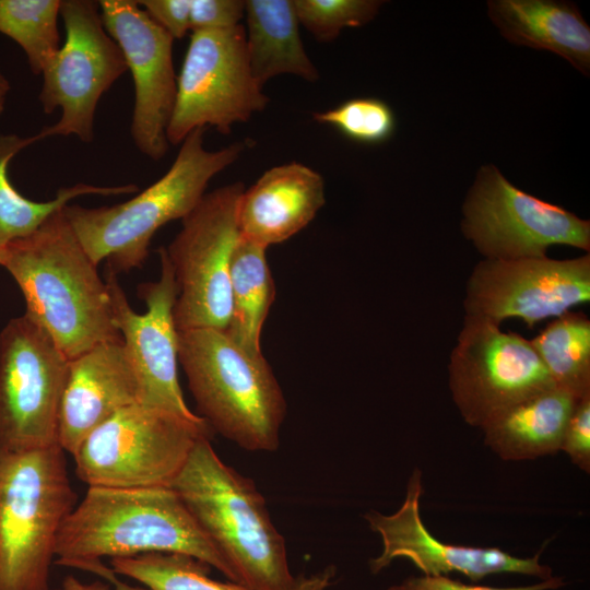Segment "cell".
Masks as SVG:
<instances>
[{
  "label": "cell",
  "instance_id": "3957f363",
  "mask_svg": "<svg viewBox=\"0 0 590 590\" xmlns=\"http://www.w3.org/2000/svg\"><path fill=\"white\" fill-rule=\"evenodd\" d=\"M206 538L252 590H305L287 563L285 540L274 527L255 482L225 464L202 437L170 486Z\"/></svg>",
  "mask_w": 590,
  "mask_h": 590
},
{
  "label": "cell",
  "instance_id": "52a82bcc",
  "mask_svg": "<svg viewBox=\"0 0 590 590\" xmlns=\"http://www.w3.org/2000/svg\"><path fill=\"white\" fill-rule=\"evenodd\" d=\"M211 430L203 418L133 404L85 437L72 456L75 473L87 486L170 487L198 440Z\"/></svg>",
  "mask_w": 590,
  "mask_h": 590
},
{
  "label": "cell",
  "instance_id": "4fadbf2b",
  "mask_svg": "<svg viewBox=\"0 0 590 590\" xmlns=\"http://www.w3.org/2000/svg\"><path fill=\"white\" fill-rule=\"evenodd\" d=\"M448 373L460 415L479 428L507 408L555 388L530 340L504 332L489 320L467 316Z\"/></svg>",
  "mask_w": 590,
  "mask_h": 590
},
{
  "label": "cell",
  "instance_id": "4dcf8cb0",
  "mask_svg": "<svg viewBox=\"0 0 590 590\" xmlns=\"http://www.w3.org/2000/svg\"><path fill=\"white\" fill-rule=\"evenodd\" d=\"M245 0H191L190 31H219L240 25Z\"/></svg>",
  "mask_w": 590,
  "mask_h": 590
},
{
  "label": "cell",
  "instance_id": "9a60e30c",
  "mask_svg": "<svg viewBox=\"0 0 590 590\" xmlns=\"http://www.w3.org/2000/svg\"><path fill=\"white\" fill-rule=\"evenodd\" d=\"M157 252L160 279L141 284L138 290L139 297L146 305L143 314L132 309L117 274L108 272L105 283L113 322L138 377L141 404L200 421L202 417L186 404L177 377L178 331L174 322V306L178 288L174 270L164 247Z\"/></svg>",
  "mask_w": 590,
  "mask_h": 590
},
{
  "label": "cell",
  "instance_id": "83f0119b",
  "mask_svg": "<svg viewBox=\"0 0 590 590\" xmlns=\"http://www.w3.org/2000/svg\"><path fill=\"white\" fill-rule=\"evenodd\" d=\"M314 119L364 144L386 142L396 130L393 110L386 102L375 97L347 99L334 108L315 113Z\"/></svg>",
  "mask_w": 590,
  "mask_h": 590
},
{
  "label": "cell",
  "instance_id": "484cf974",
  "mask_svg": "<svg viewBox=\"0 0 590 590\" xmlns=\"http://www.w3.org/2000/svg\"><path fill=\"white\" fill-rule=\"evenodd\" d=\"M60 7L61 0H0V33L20 45L35 75L60 48Z\"/></svg>",
  "mask_w": 590,
  "mask_h": 590
},
{
  "label": "cell",
  "instance_id": "ffe728a7",
  "mask_svg": "<svg viewBox=\"0 0 590 590\" xmlns=\"http://www.w3.org/2000/svg\"><path fill=\"white\" fill-rule=\"evenodd\" d=\"M487 13L509 42L547 50L590 72V27L576 4L556 0H491Z\"/></svg>",
  "mask_w": 590,
  "mask_h": 590
},
{
  "label": "cell",
  "instance_id": "603a6c76",
  "mask_svg": "<svg viewBox=\"0 0 590 590\" xmlns=\"http://www.w3.org/2000/svg\"><path fill=\"white\" fill-rule=\"evenodd\" d=\"M267 249L238 238L231 257V317L225 333L239 347L261 356V333L275 298Z\"/></svg>",
  "mask_w": 590,
  "mask_h": 590
},
{
  "label": "cell",
  "instance_id": "4316f807",
  "mask_svg": "<svg viewBox=\"0 0 590 590\" xmlns=\"http://www.w3.org/2000/svg\"><path fill=\"white\" fill-rule=\"evenodd\" d=\"M113 571L150 590H252L237 582L211 579L208 564L176 553H146L110 559Z\"/></svg>",
  "mask_w": 590,
  "mask_h": 590
},
{
  "label": "cell",
  "instance_id": "2e32d148",
  "mask_svg": "<svg viewBox=\"0 0 590 590\" xmlns=\"http://www.w3.org/2000/svg\"><path fill=\"white\" fill-rule=\"evenodd\" d=\"M98 4L104 26L133 79V143L143 155L158 161L168 150L166 132L177 93L174 38L134 0H101Z\"/></svg>",
  "mask_w": 590,
  "mask_h": 590
},
{
  "label": "cell",
  "instance_id": "e0dca14e",
  "mask_svg": "<svg viewBox=\"0 0 590 590\" xmlns=\"http://www.w3.org/2000/svg\"><path fill=\"white\" fill-rule=\"evenodd\" d=\"M422 493V472L415 469L408 482L405 499L394 514L382 515L371 510L364 515L370 529L382 541V552L369 562L374 574L396 558H406L426 576L457 571L472 581L502 573L533 576L542 580L553 577L552 568L540 563L541 551L533 557L522 558L498 547L456 545L436 539L421 518Z\"/></svg>",
  "mask_w": 590,
  "mask_h": 590
},
{
  "label": "cell",
  "instance_id": "d4e9b609",
  "mask_svg": "<svg viewBox=\"0 0 590 590\" xmlns=\"http://www.w3.org/2000/svg\"><path fill=\"white\" fill-rule=\"evenodd\" d=\"M554 386L575 398L590 394V320L567 311L530 340Z\"/></svg>",
  "mask_w": 590,
  "mask_h": 590
},
{
  "label": "cell",
  "instance_id": "8992f818",
  "mask_svg": "<svg viewBox=\"0 0 590 590\" xmlns=\"http://www.w3.org/2000/svg\"><path fill=\"white\" fill-rule=\"evenodd\" d=\"M63 449H0V590H48L61 527L76 505Z\"/></svg>",
  "mask_w": 590,
  "mask_h": 590
},
{
  "label": "cell",
  "instance_id": "ac0fdd59",
  "mask_svg": "<svg viewBox=\"0 0 590 590\" xmlns=\"http://www.w3.org/2000/svg\"><path fill=\"white\" fill-rule=\"evenodd\" d=\"M139 403L138 377L122 339L96 344L69 361L58 445L73 456L92 430L120 410Z\"/></svg>",
  "mask_w": 590,
  "mask_h": 590
},
{
  "label": "cell",
  "instance_id": "7402d4cb",
  "mask_svg": "<svg viewBox=\"0 0 590 590\" xmlns=\"http://www.w3.org/2000/svg\"><path fill=\"white\" fill-rule=\"evenodd\" d=\"M245 19L247 55L260 85L281 74L319 79L300 38L294 0H246Z\"/></svg>",
  "mask_w": 590,
  "mask_h": 590
},
{
  "label": "cell",
  "instance_id": "f546056e",
  "mask_svg": "<svg viewBox=\"0 0 590 590\" xmlns=\"http://www.w3.org/2000/svg\"><path fill=\"white\" fill-rule=\"evenodd\" d=\"M560 451L586 473L590 472V394L577 400L565 428Z\"/></svg>",
  "mask_w": 590,
  "mask_h": 590
},
{
  "label": "cell",
  "instance_id": "7c38bea8",
  "mask_svg": "<svg viewBox=\"0 0 590 590\" xmlns=\"http://www.w3.org/2000/svg\"><path fill=\"white\" fill-rule=\"evenodd\" d=\"M66 40L42 71L39 102L45 114L61 109L60 119L40 130L39 141L75 135L90 143L103 94L128 70L117 43L107 33L98 1L62 0Z\"/></svg>",
  "mask_w": 590,
  "mask_h": 590
},
{
  "label": "cell",
  "instance_id": "1f68e13d",
  "mask_svg": "<svg viewBox=\"0 0 590 590\" xmlns=\"http://www.w3.org/2000/svg\"><path fill=\"white\" fill-rule=\"evenodd\" d=\"M559 577H551L539 583L524 587L495 588L479 585H467L451 579L445 575L410 577L399 585L391 586L387 590H554L564 586Z\"/></svg>",
  "mask_w": 590,
  "mask_h": 590
},
{
  "label": "cell",
  "instance_id": "d6a6232c",
  "mask_svg": "<svg viewBox=\"0 0 590 590\" xmlns=\"http://www.w3.org/2000/svg\"><path fill=\"white\" fill-rule=\"evenodd\" d=\"M137 2L174 40L184 38L190 31L191 0H141Z\"/></svg>",
  "mask_w": 590,
  "mask_h": 590
},
{
  "label": "cell",
  "instance_id": "e575fe53",
  "mask_svg": "<svg viewBox=\"0 0 590 590\" xmlns=\"http://www.w3.org/2000/svg\"><path fill=\"white\" fill-rule=\"evenodd\" d=\"M10 88H11L10 82L8 81L5 75L2 72H0V115L4 110L7 97L10 92Z\"/></svg>",
  "mask_w": 590,
  "mask_h": 590
},
{
  "label": "cell",
  "instance_id": "7a4b0ae2",
  "mask_svg": "<svg viewBox=\"0 0 590 590\" xmlns=\"http://www.w3.org/2000/svg\"><path fill=\"white\" fill-rule=\"evenodd\" d=\"M1 266L20 287L26 312L70 361L98 343L122 339L106 283L63 208L31 235L5 244Z\"/></svg>",
  "mask_w": 590,
  "mask_h": 590
},
{
  "label": "cell",
  "instance_id": "5b68a950",
  "mask_svg": "<svg viewBox=\"0 0 590 590\" xmlns=\"http://www.w3.org/2000/svg\"><path fill=\"white\" fill-rule=\"evenodd\" d=\"M177 343L178 362L211 429L247 451H275L287 405L264 356L211 328L178 331Z\"/></svg>",
  "mask_w": 590,
  "mask_h": 590
},
{
  "label": "cell",
  "instance_id": "9c48e42d",
  "mask_svg": "<svg viewBox=\"0 0 590 590\" xmlns=\"http://www.w3.org/2000/svg\"><path fill=\"white\" fill-rule=\"evenodd\" d=\"M269 97L255 79L243 24L192 32L179 75L167 141L178 145L196 129L228 134L266 108Z\"/></svg>",
  "mask_w": 590,
  "mask_h": 590
},
{
  "label": "cell",
  "instance_id": "d590c367",
  "mask_svg": "<svg viewBox=\"0 0 590 590\" xmlns=\"http://www.w3.org/2000/svg\"><path fill=\"white\" fill-rule=\"evenodd\" d=\"M5 256V245L0 246V266L4 259Z\"/></svg>",
  "mask_w": 590,
  "mask_h": 590
},
{
  "label": "cell",
  "instance_id": "44dd1931",
  "mask_svg": "<svg viewBox=\"0 0 590 590\" xmlns=\"http://www.w3.org/2000/svg\"><path fill=\"white\" fill-rule=\"evenodd\" d=\"M577 400L556 387L529 397L496 414L481 428L484 442L508 461L555 455L560 451Z\"/></svg>",
  "mask_w": 590,
  "mask_h": 590
},
{
  "label": "cell",
  "instance_id": "ba28073f",
  "mask_svg": "<svg viewBox=\"0 0 590 590\" xmlns=\"http://www.w3.org/2000/svg\"><path fill=\"white\" fill-rule=\"evenodd\" d=\"M241 181L205 193L164 247L178 288L177 331L225 330L231 317L229 263L239 238L237 210Z\"/></svg>",
  "mask_w": 590,
  "mask_h": 590
},
{
  "label": "cell",
  "instance_id": "cb8c5ba5",
  "mask_svg": "<svg viewBox=\"0 0 590 590\" xmlns=\"http://www.w3.org/2000/svg\"><path fill=\"white\" fill-rule=\"evenodd\" d=\"M37 141H39L37 133L26 138L16 133H0V246L31 235L49 216L76 197L128 194L139 190L135 185L101 187L79 182L60 188L56 197L49 201L31 200L12 185L8 166L17 153Z\"/></svg>",
  "mask_w": 590,
  "mask_h": 590
},
{
  "label": "cell",
  "instance_id": "5bb4252c",
  "mask_svg": "<svg viewBox=\"0 0 590 590\" xmlns=\"http://www.w3.org/2000/svg\"><path fill=\"white\" fill-rule=\"evenodd\" d=\"M590 300V255L483 259L467 282V317L500 324L519 318L529 328Z\"/></svg>",
  "mask_w": 590,
  "mask_h": 590
},
{
  "label": "cell",
  "instance_id": "8fae6325",
  "mask_svg": "<svg viewBox=\"0 0 590 590\" xmlns=\"http://www.w3.org/2000/svg\"><path fill=\"white\" fill-rule=\"evenodd\" d=\"M461 231L484 259L546 256L565 245L590 250V222L514 186L483 165L462 204Z\"/></svg>",
  "mask_w": 590,
  "mask_h": 590
},
{
  "label": "cell",
  "instance_id": "f1b7e54d",
  "mask_svg": "<svg viewBox=\"0 0 590 590\" xmlns=\"http://www.w3.org/2000/svg\"><path fill=\"white\" fill-rule=\"evenodd\" d=\"M379 0H294L297 17L317 40H334L345 27H358L377 15Z\"/></svg>",
  "mask_w": 590,
  "mask_h": 590
},
{
  "label": "cell",
  "instance_id": "d6986e66",
  "mask_svg": "<svg viewBox=\"0 0 590 590\" xmlns=\"http://www.w3.org/2000/svg\"><path fill=\"white\" fill-rule=\"evenodd\" d=\"M324 203L318 172L298 162L274 166L240 196L239 237L266 248L281 244L305 228Z\"/></svg>",
  "mask_w": 590,
  "mask_h": 590
},
{
  "label": "cell",
  "instance_id": "30bf717a",
  "mask_svg": "<svg viewBox=\"0 0 590 590\" xmlns=\"http://www.w3.org/2000/svg\"><path fill=\"white\" fill-rule=\"evenodd\" d=\"M69 359L25 314L0 332V449L28 451L58 444Z\"/></svg>",
  "mask_w": 590,
  "mask_h": 590
},
{
  "label": "cell",
  "instance_id": "6da1fadb",
  "mask_svg": "<svg viewBox=\"0 0 590 590\" xmlns=\"http://www.w3.org/2000/svg\"><path fill=\"white\" fill-rule=\"evenodd\" d=\"M176 553L216 568L231 581L235 573L203 533L172 487L88 486L59 532L55 562L118 581L103 558Z\"/></svg>",
  "mask_w": 590,
  "mask_h": 590
},
{
  "label": "cell",
  "instance_id": "836d02e7",
  "mask_svg": "<svg viewBox=\"0 0 590 590\" xmlns=\"http://www.w3.org/2000/svg\"><path fill=\"white\" fill-rule=\"evenodd\" d=\"M108 585L110 583H104L102 581L85 583L74 578L73 576H68L63 579L61 586L55 590H111ZM113 586L114 590H150L146 587L130 586L126 582L120 581L119 579Z\"/></svg>",
  "mask_w": 590,
  "mask_h": 590
},
{
  "label": "cell",
  "instance_id": "277c9868",
  "mask_svg": "<svg viewBox=\"0 0 590 590\" xmlns=\"http://www.w3.org/2000/svg\"><path fill=\"white\" fill-rule=\"evenodd\" d=\"M204 128L190 132L168 170L135 197L115 205L67 204L63 213L81 245L98 266L118 274L140 268L154 234L182 220L205 194L210 180L235 163L246 149L235 142L216 151L204 148Z\"/></svg>",
  "mask_w": 590,
  "mask_h": 590
}]
</instances>
